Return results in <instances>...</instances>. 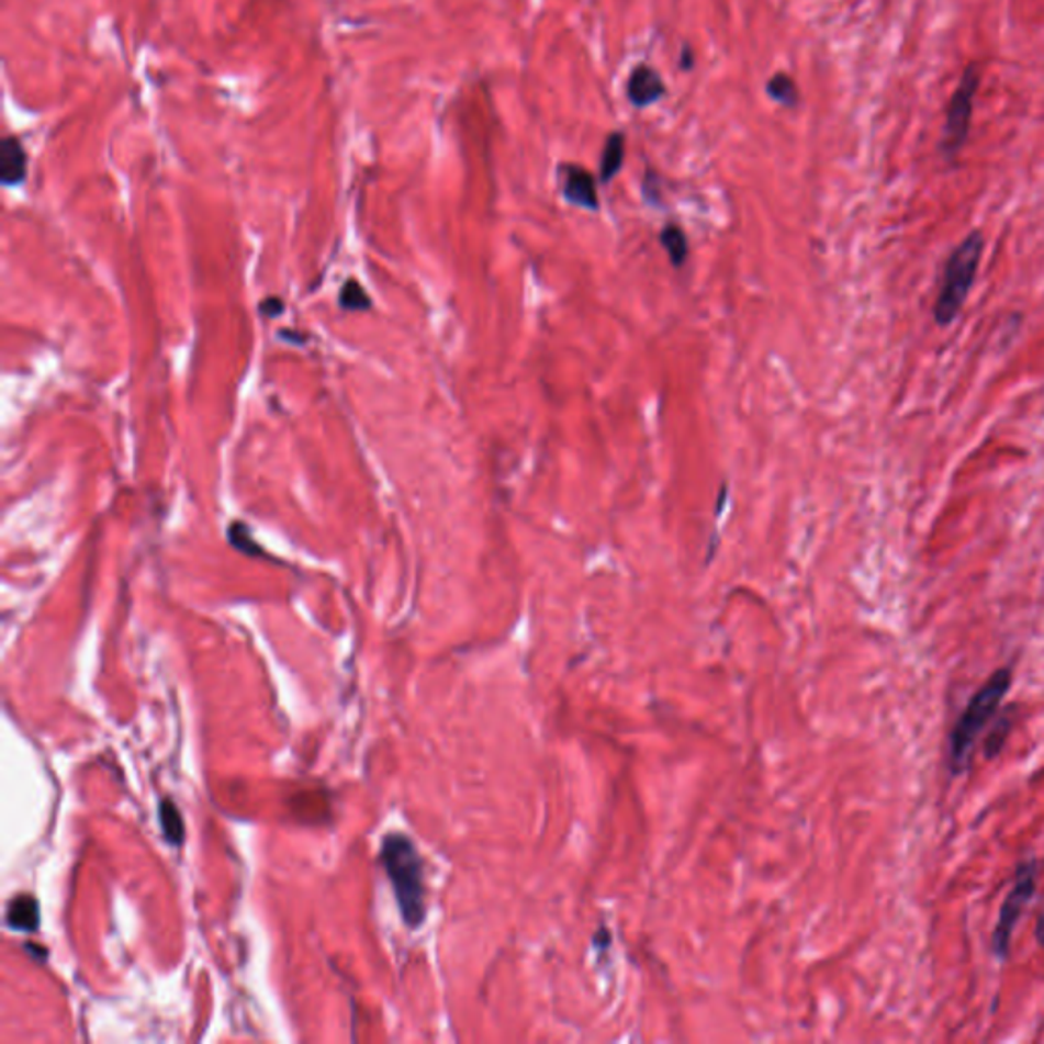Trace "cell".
<instances>
[{"label": "cell", "instance_id": "cell-3", "mask_svg": "<svg viewBox=\"0 0 1044 1044\" xmlns=\"http://www.w3.org/2000/svg\"><path fill=\"white\" fill-rule=\"evenodd\" d=\"M986 239L981 231H973L951 251L944 263L943 287L934 304V321L941 327L955 323L963 304L972 292L977 268L984 256Z\"/></svg>", "mask_w": 1044, "mask_h": 1044}, {"label": "cell", "instance_id": "cell-6", "mask_svg": "<svg viewBox=\"0 0 1044 1044\" xmlns=\"http://www.w3.org/2000/svg\"><path fill=\"white\" fill-rule=\"evenodd\" d=\"M558 178L561 194L570 204L586 209L590 213H596L600 209L594 173L587 172L586 168L577 164L565 161V164H559Z\"/></svg>", "mask_w": 1044, "mask_h": 1044}, {"label": "cell", "instance_id": "cell-9", "mask_svg": "<svg viewBox=\"0 0 1044 1044\" xmlns=\"http://www.w3.org/2000/svg\"><path fill=\"white\" fill-rule=\"evenodd\" d=\"M40 901L35 896H16L7 908V924L19 932H35L42 922Z\"/></svg>", "mask_w": 1044, "mask_h": 1044}, {"label": "cell", "instance_id": "cell-4", "mask_svg": "<svg viewBox=\"0 0 1044 1044\" xmlns=\"http://www.w3.org/2000/svg\"><path fill=\"white\" fill-rule=\"evenodd\" d=\"M979 66L972 64L961 76L957 90L953 92L948 106H946V121H944L943 139H941V151L946 159L957 158L958 151L967 142L969 127L973 119V101L979 90Z\"/></svg>", "mask_w": 1044, "mask_h": 1044}, {"label": "cell", "instance_id": "cell-13", "mask_svg": "<svg viewBox=\"0 0 1044 1044\" xmlns=\"http://www.w3.org/2000/svg\"><path fill=\"white\" fill-rule=\"evenodd\" d=\"M659 242L663 245V249L667 251V256L672 259L673 266L675 268H682L684 261L687 259V247L686 233L680 227V225H665V229L661 231L659 235Z\"/></svg>", "mask_w": 1044, "mask_h": 1044}, {"label": "cell", "instance_id": "cell-17", "mask_svg": "<svg viewBox=\"0 0 1044 1044\" xmlns=\"http://www.w3.org/2000/svg\"><path fill=\"white\" fill-rule=\"evenodd\" d=\"M259 313L268 318H276L284 313V301L278 296H268L259 304Z\"/></svg>", "mask_w": 1044, "mask_h": 1044}, {"label": "cell", "instance_id": "cell-8", "mask_svg": "<svg viewBox=\"0 0 1044 1044\" xmlns=\"http://www.w3.org/2000/svg\"><path fill=\"white\" fill-rule=\"evenodd\" d=\"M27 178V151L23 144L9 135L0 144V180L4 187H19Z\"/></svg>", "mask_w": 1044, "mask_h": 1044}, {"label": "cell", "instance_id": "cell-12", "mask_svg": "<svg viewBox=\"0 0 1044 1044\" xmlns=\"http://www.w3.org/2000/svg\"><path fill=\"white\" fill-rule=\"evenodd\" d=\"M158 810L159 824H161L166 841L172 844V846H180V844L184 843V820H182L180 810H178L176 804L170 800L159 801Z\"/></svg>", "mask_w": 1044, "mask_h": 1044}, {"label": "cell", "instance_id": "cell-2", "mask_svg": "<svg viewBox=\"0 0 1044 1044\" xmlns=\"http://www.w3.org/2000/svg\"><path fill=\"white\" fill-rule=\"evenodd\" d=\"M1010 684H1012V672L1008 667H1001L969 700L951 734V753H948L951 772L961 773L967 770L975 739L989 722V718H994L998 712L1000 701L1008 694Z\"/></svg>", "mask_w": 1044, "mask_h": 1044}, {"label": "cell", "instance_id": "cell-18", "mask_svg": "<svg viewBox=\"0 0 1044 1044\" xmlns=\"http://www.w3.org/2000/svg\"><path fill=\"white\" fill-rule=\"evenodd\" d=\"M694 64H696L694 49H692V47H687V45H684V49H682V54H680V66H682V68H684V70L687 72V70H692V68H694Z\"/></svg>", "mask_w": 1044, "mask_h": 1044}, {"label": "cell", "instance_id": "cell-16", "mask_svg": "<svg viewBox=\"0 0 1044 1044\" xmlns=\"http://www.w3.org/2000/svg\"><path fill=\"white\" fill-rule=\"evenodd\" d=\"M1010 730H1012V718H1010V712H1006L996 720V727L989 730V734H987L986 744H984V753H986L987 759L1000 755L1001 746L1008 741Z\"/></svg>", "mask_w": 1044, "mask_h": 1044}, {"label": "cell", "instance_id": "cell-1", "mask_svg": "<svg viewBox=\"0 0 1044 1044\" xmlns=\"http://www.w3.org/2000/svg\"><path fill=\"white\" fill-rule=\"evenodd\" d=\"M382 863L386 867L406 927L418 929L427 916V903L423 858L418 855L415 843L398 832L388 834L382 844Z\"/></svg>", "mask_w": 1044, "mask_h": 1044}, {"label": "cell", "instance_id": "cell-15", "mask_svg": "<svg viewBox=\"0 0 1044 1044\" xmlns=\"http://www.w3.org/2000/svg\"><path fill=\"white\" fill-rule=\"evenodd\" d=\"M339 304L345 311H351V313H361V311H370L372 308V299L368 294V290L359 284L358 280L349 278L341 287V292H339Z\"/></svg>", "mask_w": 1044, "mask_h": 1044}, {"label": "cell", "instance_id": "cell-14", "mask_svg": "<svg viewBox=\"0 0 1044 1044\" xmlns=\"http://www.w3.org/2000/svg\"><path fill=\"white\" fill-rule=\"evenodd\" d=\"M227 541H229L231 547L239 553H244L247 558H259L263 555V549L259 547L254 532L249 529V525H245L242 520H235L231 523L229 529H227Z\"/></svg>", "mask_w": 1044, "mask_h": 1044}, {"label": "cell", "instance_id": "cell-10", "mask_svg": "<svg viewBox=\"0 0 1044 1044\" xmlns=\"http://www.w3.org/2000/svg\"><path fill=\"white\" fill-rule=\"evenodd\" d=\"M625 156H627V137L620 131H613L606 142L600 156V182L608 184L615 180L618 172L625 166Z\"/></svg>", "mask_w": 1044, "mask_h": 1044}, {"label": "cell", "instance_id": "cell-11", "mask_svg": "<svg viewBox=\"0 0 1044 1044\" xmlns=\"http://www.w3.org/2000/svg\"><path fill=\"white\" fill-rule=\"evenodd\" d=\"M767 94L772 101L782 104V106H787V109H794L798 106L800 102V90H798V85L792 76H787L786 72L773 74L772 78L767 80Z\"/></svg>", "mask_w": 1044, "mask_h": 1044}, {"label": "cell", "instance_id": "cell-7", "mask_svg": "<svg viewBox=\"0 0 1044 1044\" xmlns=\"http://www.w3.org/2000/svg\"><path fill=\"white\" fill-rule=\"evenodd\" d=\"M667 88L661 74L649 64H639L632 68L627 80V97L635 109H647L665 97Z\"/></svg>", "mask_w": 1044, "mask_h": 1044}, {"label": "cell", "instance_id": "cell-19", "mask_svg": "<svg viewBox=\"0 0 1044 1044\" xmlns=\"http://www.w3.org/2000/svg\"><path fill=\"white\" fill-rule=\"evenodd\" d=\"M1036 941L1041 946H1044V910L1039 916V922H1036Z\"/></svg>", "mask_w": 1044, "mask_h": 1044}, {"label": "cell", "instance_id": "cell-5", "mask_svg": "<svg viewBox=\"0 0 1044 1044\" xmlns=\"http://www.w3.org/2000/svg\"><path fill=\"white\" fill-rule=\"evenodd\" d=\"M1034 891H1036V863H1034V861H1026V863H1022V865L1018 867L1014 887L1010 889L1008 898L1001 903L1000 918H998V924H996V930H994V939H991L994 953H996L998 957H1008L1015 924H1018V920H1020V916H1022L1024 906H1026L1030 898L1034 896Z\"/></svg>", "mask_w": 1044, "mask_h": 1044}]
</instances>
